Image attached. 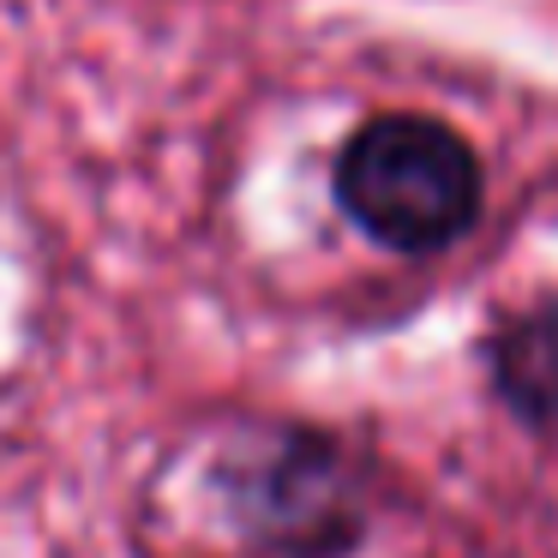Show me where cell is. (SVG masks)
<instances>
[{
	"label": "cell",
	"instance_id": "cell-3",
	"mask_svg": "<svg viewBox=\"0 0 558 558\" xmlns=\"http://www.w3.org/2000/svg\"><path fill=\"white\" fill-rule=\"evenodd\" d=\"M493 373L510 409H522L541 426H558V301L498 330Z\"/></svg>",
	"mask_w": 558,
	"mask_h": 558
},
{
	"label": "cell",
	"instance_id": "cell-2",
	"mask_svg": "<svg viewBox=\"0 0 558 558\" xmlns=\"http://www.w3.org/2000/svg\"><path fill=\"white\" fill-rule=\"evenodd\" d=\"M253 529L270 546H289V553H318V546H337L354 529L349 510H342V474L330 445L306 433H289L270 457H258V469L246 474L241 493Z\"/></svg>",
	"mask_w": 558,
	"mask_h": 558
},
{
	"label": "cell",
	"instance_id": "cell-1",
	"mask_svg": "<svg viewBox=\"0 0 558 558\" xmlns=\"http://www.w3.org/2000/svg\"><path fill=\"white\" fill-rule=\"evenodd\" d=\"M337 205L378 246L438 253L481 210V162L450 126L421 114H378L342 145Z\"/></svg>",
	"mask_w": 558,
	"mask_h": 558
}]
</instances>
